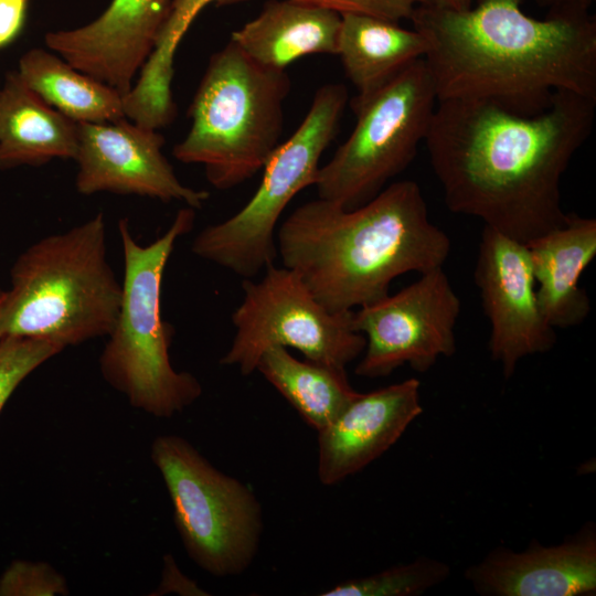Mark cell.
<instances>
[{
    "label": "cell",
    "instance_id": "obj_1",
    "mask_svg": "<svg viewBox=\"0 0 596 596\" xmlns=\"http://www.w3.org/2000/svg\"><path fill=\"white\" fill-rule=\"evenodd\" d=\"M596 97L560 91L521 115L481 100L437 102L424 139L449 211L522 243L561 226V180L592 134Z\"/></svg>",
    "mask_w": 596,
    "mask_h": 596
},
{
    "label": "cell",
    "instance_id": "obj_2",
    "mask_svg": "<svg viewBox=\"0 0 596 596\" xmlns=\"http://www.w3.org/2000/svg\"><path fill=\"white\" fill-rule=\"evenodd\" d=\"M524 0H477L464 11L418 6L424 61L437 102L481 100L521 115L545 109L556 92L596 97V19L586 10L528 15Z\"/></svg>",
    "mask_w": 596,
    "mask_h": 596
},
{
    "label": "cell",
    "instance_id": "obj_3",
    "mask_svg": "<svg viewBox=\"0 0 596 596\" xmlns=\"http://www.w3.org/2000/svg\"><path fill=\"white\" fill-rule=\"evenodd\" d=\"M276 245L283 266L333 312L385 297L401 275L443 267L451 249L413 180L393 182L354 209L306 202L277 227Z\"/></svg>",
    "mask_w": 596,
    "mask_h": 596
},
{
    "label": "cell",
    "instance_id": "obj_4",
    "mask_svg": "<svg viewBox=\"0 0 596 596\" xmlns=\"http://www.w3.org/2000/svg\"><path fill=\"white\" fill-rule=\"evenodd\" d=\"M121 291L107 259L105 216L98 212L18 256L0 302V338L44 340L64 349L107 337Z\"/></svg>",
    "mask_w": 596,
    "mask_h": 596
},
{
    "label": "cell",
    "instance_id": "obj_5",
    "mask_svg": "<svg viewBox=\"0 0 596 596\" xmlns=\"http://www.w3.org/2000/svg\"><path fill=\"white\" fill-rule=\"evenodd\" d=\"M195 210L184 206L156 241L140 244L129 222L118 223L124 278L117 320L99 358L104 379L130 405L157 417H171L202 394L199 380L177 371L169 349L173 329L161 316V287L177 241L194 225Z\"/></svg>",
    "mask_w": 596,
    "mask_h": 596
},
{
    "label": "cell",
    "instance_id": "obj_6",
    "mask_svg": "<svg viewBox=\"0 0 596 596\" xmlns=\"http://www.w3.org/2000/svg\"><path fill=\"white\" fill-rule=\"evenodd\" d=\"M290 87L286 71L258 64L228 40L209 60L189 107L190 129L174 146V158L202 164L217 190L247 181L280 143Z\"/></svg>",
    "mask_w": 596,
    "mask_h": 596
},
{
    "label": "cell",
    "instance_id": "obj_7",
    "mask_svg": "<svg viewBox=\"0 0 596 596\" xmlns=\"http://www.w3.org/2000/svg\"><path fill=\"white\" fill-rule=\"evenodd\" d=\"M347 103L344 85L320 86L300 125L265 163L253 196L234 215L203 228L192 253L243 278L273 265L280 215L299 192L317 183L321 156L339 130Z\"/></svg>",
    "mask_w": 596,
    "mask_h": 596
},
{
    "label": "cell",
    "instance_id": "obj_8",
    "mask_svg": "<svg viewBox=\"0 0 596 596\" xmlns=\"http://www.w3.org/2000/svg\"><path fill=\"white\" fill-rule=\"evenodd\" d=\"M151 459L169 492L189 556L213 576L244 573L256 557L264 529L254 491L177 435L158 436Z\"/></svg>",
    "mask_w": 596,
    "mask_h": 596
},
{
    "label": "cell",
    "instance_id": "obj_9",
    "mask_svg": "<svg viewBox=\"0 0 596 596\" xmlns=\"http://www.w3.org/2000/svg\"><path fill=\"white\" fill-rule=\"evenodd\" d=\"M350 105L355 126L320 167L315 184L318 198L344 209L370 201L409 166L428 131L437 96L419 58L371 96Z\"/></svg>",
    "mask_w": 596,
    "mask_h": 596
},
{
    "label": "cell",
    "instance_id": "obj_10",
    "mask_svg": "<svg viewBox=\"0 0 596 596\" xmlns=\"http://www.w3.org/2000/svg\"><path fill=\"white\" fill-rule=\"evenodd\" d=\"M242 288L243 299L232 313L235 334L221 364L249 375L263 352L275 345L342 369L363 353L365 338L353 328V310H328L292 269L273 264L259 280L244 278Z\"/></svg>",
    "mask_w": 596,
    "mask_h": 596
},
{
    "label": "cell",
    "instance_id": "obj_11",
    "mask_svg": "<svg viewBox=\"0 0 596 596\" xmlns=\"http://www.w3.org/2000/svg\"><path fill=\"white\" fill-rule=\"evenodd\" d=\"M460 310V298L443 267L353 310V328L365 338L355 374L383 377L406 363L417 372L428 371L439 358L456 352Z\"/></svg>",
    "mask_w": 596,
    "mask_h": 596
},
{
    "label": "cell",
    "instance_id": "obj_12",
    "mask_svg": "<svg viewBox=\"0 0 596 596\" xmlns=\"http://www.w3.org/2000/svg\"><path fill=\"white\" fill-rule=\"evenodd\" d=\"M473 276L490 323V355L509 379L522 359L556 343L539 305L526 244L483 226Z\"/></svg>",
    "mask_w": 596,
    "mask_h": 596
},
{
    "label": "cell",
    "instance_id": "obj_13",
    "mask_svg": "<svg viewBox=\"0 0 596 596\" xmlns=\"http://www.w3.org/2000/svg\"><path fill=\"white\" fill-rule=\"evenodd\" d=\"M164 138L124 117L108 123H77L78 170L75 185L84 195L135 194L201 209L210 193L183 184L164 157Z\"/></svg>",
    "mask_w": 596,
    "mask_h": 596
},
{
    "label": "cell",
    "instance_id": "obj_14",
    "mask_svg": "<svg viewBox=\"0 0 596 596\" xmlns=\"http://www.w3.org/2000/svg\"><path fill=\"white\" fill-rule=\"evenodd\" d=\"M172 0H111L89 23L51 31L49 49L125 96L150 56Z\"/></svg>",
    "mask_w": 596,
    "mask_h": 596
},
{
    "label": "cell",
    "instance_id": "obj_15",
    "mask_svg": "<svg viewBox=\"0 0 596 596\" xmlns=\"http://www.w3.org/2000/svg\"><path fill=\"white\" fill-rule=\"evenodd\" d=\"M483 596H585L596 592V526L586 522L554 545L532 540L521 552L492 549L465 571Z\"/></svg>",
    "mask_w": 596,
    "mask_h": 596
},
{
    "label": "cell",
    "instance_id": "obj_16",
    "mask_svg": "<svg viewBox=\"0 0 596 596\" xmlns=\"http://www.w3.org/2000/svg\"><path fill=\"white\" fill-rule=\"evenodd\" d=\"M419 389V381L412 377L359 393L318 432L320 482L337 485L389 450L422 414Z\"/></svg>",
    "mask_w": 596,
    "mask_h": 596
},
{
    "label": "cell",
    "instance_id": "obj_17",
    "mask_svg": "<svg viewBox=\"0 0 596 596\" xmlns=\"http://www.w3.org/2000/svg\"><path fill=\"white\" fill-rule=\"evenodd\" d=\"M541 311L551 327H576L592 306L578 281L596 256V220L575 213L558 227L526 243Z\"/></svg>",
    "mask_w": 596,
    "mask_h": 596
},
{
    "label": "cell",
    "instance_id": "obj_18",
    "mask_svg": "<svg viewBox=\"0 0 596 596\" xmlns=\"http://www.w3.org/2000/svg\"><path fill=\"white\" fill-rule=\"evenodd\" d=\"M341 15L300 0H270L232 32L233 41L258 64L279 71L312 54L337 55Z\"/></svg>",
    "mask_w": 596,
    "mask_h": 596
},
{
    "label": "cell",
    "instance_id": "obj_19",
    "mask_svg": "<svg viewBox=\"0 0 596 596\" xmlns=\"http://www.w3.org/2000/svg\"><path fill=\"white\" fill-rule=\"evenodd\" d=\"M76 150L77 123L9 72L0 84V169L74 159Z\"/></svg>",
    "mask_w": 596,
    "mask_h": 596
},
{
    "label": "cell",
    "instance_id": "obj_20",
    "mask_svg": "<svg viewBox=\"0 0 596 596\" xmlns=\"http://www.w3.org/2000/svg\"><path fill=\"white\" fill-rule=\"evenodd\" d=\"M423 34L400 22L356 13L341 14L337 55L361 102L413 62L424 58Z\"/></svg>",
    "mask_w": 596,
    "mask_h": 596
},
{
    "label": "cell",
    "instance_id": "obj_21",
    "mask_svg": "<svg viewBox=\"0 0 596 596\" xmlns=\"http://www.w3.org/2000/svg\"><path fill=\"white\" fill-rule=\"evenodd\" d=\"M21 79L46 104L75 123H108L126 117L124 96L76 70L57 54L31 49L19 60Z\"/></svg>",
    "mask_w": 596,
    "mask_h": 596
},
{
    "label": "cell",
    "instance_id": "obj_22",
    "mask_svg": "<svg viewBox=\"0 0 596 596\" xmlns=\"http://www.w3.org/2000/svg\"><path fill=\"white\" fill-rule=\"evenodd\" d=\"M258 371L315 430L327 427L359 392L345 369L295 358L275 345L260 355Z\"/></svg>",
    "mask_w": 596,
    "mask_h": 596
},
{
    "label": "cell",
    "instance_id": "obj_23",
    "mask_svg": "<svg viewBox=\"0 0 596 596\" xmlns=\"http://www.w3.org/2000/svg\"><path fill=\"white\" fill-rule=\"evenodd\" d=\"M246 1L249 0H172L150 56L137 82L124 96L125 116L156 130L169 125L177 114L171 88L174 57L189 28L209 4L230 6Z\"/></svg>",
    "mask_w": 596,
    "mask_h": 596
},
{
    "label": "cell",
    "instance_id": "obj_24",
    "mask_svg": "<svg viewBox=\"0 0 596 596\" xmlns=\"http://www.w3.org/2000/svg\"><path fill=\"white\" fill-rule=\"evenodd\" d=\"M450 566L437 558L416 560L377 573L351 578L321 593L322 596H417L450 576Z\"/></svg>",
    "mask_w": 596,
    "mask_h": 596
},
{
    "label": "cell",
    "instance_id": "obj_25",
    "mask_svg": "<svg viewBox=\"0 0 596 596\" xmlns=\"http://www.w3.org/2000/svg\"><path fill=\"white\" fill-rule=\"evenodd\" d=\"M62 350V347L44 340L0 338V412L28 375Z\"/></svg>",
    "mask_w": 596,
    "mask_h": 596
},
{
    "label": "cell",
    "instance_id": "obj_26",
    "mask_svg": "<svg viewBox=\"0 0 596 596\" xmlns=\"http://www.w3.org/2000/svg\"><path fill=\"white\" fill-rule=\"evenodd\" d=\"M68 594L67 584L50 564L13 561L0 576V596H56Z\"/></svg>",
    "mask_w": 596,
    "mask_h": 596
},
{
    "label": "cell",
    "instance_id": "obj_27",
    "mask_svg": "<svg viewBox=\"0 0 596 596\" xmlns=\"http://www.w3.org/2000/svg\"><path fill=\"white\" fill-rule=\"evenodd\" d=\"M337 13H356L377 17L395 22L411 19L414 10L427 0H300Z\"/></svg>",
    "mask_w": 596,
    "mask_h": 596
},
{
    "label": "cell",
    "instance_id": "obj_28",
    "mask_svg": "<svg viewBox=\"0 0 596 596\" xmlns=\"http://www.w3.org/2000/svg\"><path fill=\"white\" fill-rule=\"evenodd\" d=\"M29 0H0V49L11 44L21 33Z\"/></svg>",
    "mask_w": 596,
    "mask_h": 596
},
{
    "label": "cell",
    "instance_id": "obj_29",
    "mask_svg": "<svg viewBox=\"0 0 596 596\" xmlns=\"http://www.w3.org/2000/svg\"><path fill=\"white\" fill-rule=\"evenodd\" d=\"M158 592H173L182 595H206V593H203L204 590L179 571L174 560L170 555L164 557L162 581Z\"/></svg>",
    "mask_w": 596,
    "mask_h": 596
},
{
    "label": "cell",
    "instance_id": "obj_30",
    "mask_svg": "<svg viewBox=\"0 0 596 596\" xmlns=\"http://www.w3.org/2000/svg\"><path fill=\"white\" fill-rule=\"evenodd\" d=\"M535 3L547 11L577 9L589 11L595 0H534Z\"/></svg>",
    "mask_w": 596,
    "mask_h": 596
},
{
    "label": "cell",
    "instance_id": "obj_31",
    "mask_svg": "<svg viewBox=\"0 0 596 596\" xmlns=\"http://www.w3.org/2000/svg\"><path fill=\"white\" fill-rule=\"evenodd\" d=\"M429 6L464 11L472 6V0H427Z\"/></svg>",
    "mask_w": 596,
    "mask_h": 596
},
{
    "label": "cell",
    "instance_id": "obj_32",
    "mask_svg": "<svg viewBox=\"0 0 596 596\" xmlns=\"http://www.w3.org/2000/svg\"><path fill=\"white\" fill-rule=\"evenodd\" d=\"M4 291H6V290H4V289H2V288L0 287V300H1V299H2V297L4 296Z\"/></svg>",
    "mask_w": 596,
    "mask_h": 596
},
{
    "label": "cell",
    "instance_id": "obj_33",
    "mask_svg": "<svg viewBox=\"0 0 596 596\" xmlns=\"http://www.w3.org/2000/svg\"><path fill=\"white\" fill-rule=\"evenodd\" d=\"M2 298H3V297H2ZM1 300H2V299H1ZM1 300H0V302H1Z\"/></svg>",
    "mask_w": 596,
    "mask_h": 596
},
{
    "label": "cell",
    "instance_id": "obj_34",
    "mask_svg": "<svg viewBox=\"0 0 596 596\" xmlns=\"http://www.w3.org/2000/svg\"><path fill=\"white\" fill-rule=\"evenodd\" d=\"M1 84V83H0Z\"/></svg>",
    "mask_w": 596,
    "mask_h": 596
}]
</instances>
